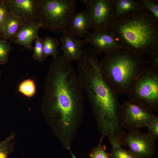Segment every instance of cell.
<instances>
[{"label": "cell", "instance_id": "24", "mask_svg": "<svg viewBox=\"0 0 158 158\" xmlns=\"http://www.w3.org/2000/svg\"><path fill=\"white\" fill-rule=\"evenodd\" d=\"M101 142L97 147L94 148L90 156L91 158H110L108 154L106 152L105 146L102 145Z\"/></svg>", "mask_w": 158, "mask_h": 158}, {"label": "cell", "instance_id": "9", "mask_svg": "<svg viewBox=\"0 0 158 158\" xmlns=\"http://www.w3.org/2000/svg\"><path fill=\"white\" fill-rule=\"evenodd\" d=\"M119 141L121 145L128 147L130 150L138 158H149L155 153V140L147 133L139 131H122Z\"/></svg>", "mask_w": 158, "mask_h": 158}, {"label": "cell", "instance_id": "11", "mask_svg": "<svg viewBox=\"0 0 158 158\" xmlns=\"http://www.w3.org/2000/svg\"><path fill=\"white\" fill-rule=\"evenodd\" d=\"M85 43L96 53L106 54L122 49L115 41L111 30L101 32L90 33L84 37Z\"/></svg>", "mask_w": 158, "mask_h": 158}, {"label": "cell", "instance_id": "23", "mask_svg": "<svg viewBox=\"0 0 158 158\" xmlns=\"http://www.w3.org/2000/svg\"><path fill=\"white\" fill-rule=\"evenodd\" d=\"M44 39L39 37L35 40V44L32 49L34 50L33 58L40 62L43 61V42Z\"/></svg>", "mask_w": 158, "mask_h": 158}, {"label": "cell", "instance_id": "19", "mask_svg": "<svg viewBox=\"0 0 158 158\" xmlns=\"http://www.w3.org/2000/svg\"><path fill=\"white\" fill-rule=\"evenodd\" d=\"M19 92L28 97H33L36 92V88L34 81L28 79L22 82L19 85Z\"/></svg>", "mask_w": 158, "mask_h": 158}, {"label": "cell", "instance_id": "17", "mask_svg": "<svg viewBox=\"0 0 158 158\" xmlns=\"http://www.w3.org/2000/svg\"><path fill=\"white\" fill-rule=\"evenodd\" d=\"M59 44V42L56 39L49 36L45 37L43 42V61L49 56L52 55L54 57L58 55Z\"/></svg>", "mask_w": 158, "mask_h": 158}, {"label": "cell", "instance_id": "22", "mask_svg": "<svg viewBox=\"0 0 158 158\" xmlns=\"http://www.w3.org/2000/svg\"><path fill=\"white\" fill-rule=\"evenodd\" d=\"M137 1L147 9L158 20V1L153 0H139Z\"/></svg>", "mask_w": 158, "mask_h": 158}, {"label": "cell", "instance_id": "20", "mask_svg": "<svg viewBox=\"0 0 158 158\" xmlns=\"http://www.w3.org/2000/svg\"><path fill=\"white\" fill-rule=\"evenodd\" d=\"M108 154L110 158H138L130 150H126L121 145L112 147Z\"/></svg>", "mask_w": 158, "mask_h": 158}, {"label": "cell", "instance_id": "30", "mask_svg": "<svg viewBox=\"0 0 158 158\" xmlns=\"http://www.w3.org/2000/svg\"></svg>", "mask_w": 158, "mask_h": 158}, {"label": "cell", "instance_id": "15", "mask_svg": "<svg viewBox=\"0 0 158 158\" xmlns=\"http://www.w3.org/2000/svg\"><path fill=\"white\" fill-rule=\"evenodd\" d=\"M21 18L11 12L6 17L1 27V34L7 40H9L23 23Z\"/></svg>", "mask_w": 158, "mask_h": 158}, {"label": "cell", "instance_id": "3", "mask_svg": "<svg viewBox=\"0 0 158 158\" xmlns=\"http://www.w3.org/2000/svg\"><path fill=\"white\" fill-rule=\"evenodd\" d=\"M111 30L123 49L150 56L158 51V20L143 7L116 19Z\"/></svg>", "mask_w": 158, "mask_h": 158}, {"label": "cell", "instance_id": "8", "mask_svg": "<svg viewBox=\"0 0 158 158\" xmlns=\"http://www.w3.org/2000/svg\"><path fill=\"white\" fill-rule=\"evenodd\" d=\"M89 13L92 33L111 30L116 19L114 0H82Z\"/></svg>", "mask_w": 158, "mask_h": 158}, {"label": "cell", "instance_id": "16", "mask_svg": "<svg viewBox=\"0 0 158 158\" xmlns=\"http://www.w3.org/2000/svg\"><path fill=\"white\" fill-rule=\"evenodd\" d=\"M115 19L119 18L131 12L142 7L137 1L134 0H114Z\"/></svg>", "mask_w": 158, "mask_h": 158}, {"label": "cell", "instance_id": "5", "mask_svg": "<svg viewBox=\"0 0 158 158\" xmlns=\"http://www.w3.org/2000/svg\"><path fill=\"white\" fill-rule=\"evenodd\" d=\"M38 23L42 28L55 33L68 31L71 20L76 13L75 0H40Z\"/></svg>", "mask_w": 158, "mask_h": 158}, {"label": "cell", "instance_id": "14", "mask_svg": "<svg viewBox=\"0 0 158 158\" xmlns=\"http://www.w3.org/2000/svg\"><path fill=\"white\" fill-rule=\"evenodd\" d=\"M91 29L90 16L87 10L76 12L71 22L67 32L76 37L81 38L89 34Z\"/></svg>", "mask_w": 158, "mask_h": 158}, {"label": "cell", "instance_id": "27", "mask_svg": "<svg viewBox=\"0 0 158 158\" xmlns=\"http://www.w3.org/2000/svg\"><path fill=\"white\" fill-rule=\"evenodd\" d=\"M152 66L158 69V51L154 53L151 56Z\"/></svg>", "mask_w": 158, "mask_h": 158}, {"label": "cell", "instance_id": "21", "mask_svg": "<svg viewBox=\"0 0 158 158\" xmlns=\"http://www.w3.org/2000/svg\"><path fill=\"white\" fill-rule=\"evenodd\" d=\"M13 138V135H11L4 140L0 142V158H7L13 151L11 141Z\"/></svg>", "mask_w": 158, "mask_h": 158}, {"label": "cell", "instance_id": "26", "mask_svg": "<svg viewBox=\"0 0 158 158\" xmlns=\"http://www.w3.org/2000/svg\"><path fill=\"white\" fill-rule=\"evenodd\" d=\"M148 135L154 140H158V116L147 127Z\"/></svg>", "mask_w": 158, "mask_h": 158}, {"label": "cell", "instance_id": "2", "mask_svg": "<svg viewBox=\"0 0 158 158\" xmlns=\"http://www.w3.org/2000/svg\"><path fill=\"white\" fill-rule=\"evenodd\" d=\"M44 92L49 113L59 116L65 128L69 127L81 112L85 94L74 68L63 55L53 57Z\"/></svg>", "mask_w": 158, "mask_h": 158}, {"label": "cell", "instance_id": "7", "mask_svg": "<svg viewBox=\"0 0 158 158\" xmlns=\"http://www.w3.org/2000/svg\"><path fill=\"white\" fill-rule=\"evenodd\" d=\"M141 103L129 99L121 104L123 128L129 131H139L147 127L157 116Z\"/></svg>", "mask_w": 158, "mask_h": 158}, {"label": "cell", "instance_id": "28", "mask_svg": "<svg viewBox=\"0 0 158 158\" xmlns=\"http://www.w3.org/2000/svg\"><path fill=\"white\" fill-rule=\"evenodd\" d=\"M73 158H76L72 154V153H71Z\"/></svg>", "mask_w": 158, "mask_h": 158}, {"label": "cell", "instance_id": "25", "mask_svg": "<svg viewBox=\"0 0 158 158\" xmlns=\"http://www.w3.org/2000/svg\"><path fill=\"white\" fill-rule=\"evenodd\" d=\"M11 12L6 0L0 1V34L2 25L7 16Z\"/></svg>", "mask_w": 158, "mask_h": 158}, {"label": "cell", "instance_id": "13", "mask_svg": "<svg viewBox=\"0 0 158 158\" xmlns=\"http://www.w3.org/2000/svg\"><path fill=\"white\" fill-rule=\"evenodd\" d=\"M61 49L63 55L69 61H77L81 56L83 47L85 44L84 40L77 39L69 34L67 31L62 33L60 37Z\"/></svg>", "mask_w": 158, "mask_h": 158}, {"label": "cell", "instance_id": "12", "mask_svg": "<svg viewBox=\"0 0 158 158\" xmlns=\"http://www.w3.org/2000/svg\"><path fill=\"white\" fill-rule=\"evenodd\" d=\"M42 28L41 24L38 23H23L15 35L9 40L11 43L16 44L24 47L23 50H31L32 42L39 37L38 32Z\"/></svg>", "mask_w": 158, "mask_h": 158}, {"label": "cell", "instance_id": "10", "mask_svg": "<svg viewBox=\"0 0 158 158\" xmlns=\"http://www.w3.org/2000/svg\"><path fill=\"white\" fill-rule=\"evenodd\" d=\"M6 0L11 12L20 16L24 23H38L40 0Z\"/></svg>", "mask_w": 158, "mask_h": 158}, {"label": "cell", "instance_id": "29", "mask_svg": "<svg viewBox=\"0 0 158 158\" xmlns=\"http://www.w3.org/2000/svg\"><path fill=\"white\" fill-rule=\"evenodd\" d=\"M1 71L0 69V78L1 76Z\"/></svg>", "mask_w": 158, "mask_h": 158}, {"label": "cell", "instance_id": "1", "mask_svg": "<svg viewBox=\"0 0 158 158\" xmlns=\"http://www.w3.org/2000/svg\"><path fill=\"white\" fill-rule=\"evenodd\" d=\"M77 61L78 76L100 130L109 140H119L123 128L121 104L118 94L109 87L102 76L97 54L90 47L83 49Z\"/></svg>", "mask_w": 158, "mask_h": 158}, {"label": "cell", "instance_id": "4", "mask_svg": "<svg viewBox=\"0 0 158 158\" xmlns=\"http://www.w3.org/2000/svg\"><path fill=\"white\" fill-rule=\"evenodd\" d=\"M143 55L121 49L107 54L100 61L102 76L117 94H126L135 78L148 63Z\"/></svg>", "mask_w": 158, "mask_h": 158}, {"label": "cell", "instance_id": "18", "mask_svg": "<svg viewBox=\"0 0 158 158\" xmlns=\"http://www.w3.org/2000/svg\"><path fill=\"white\" fill-rule=\"evenodd\" d=\"M11 43L0 34V63L5 65L8 62L9 55L12 48Z\"/></svg>", "mask_w": 158, "mask_h": 158}, {"label": "cell", "instance_id": "6", "mask_svg": "<svg viewBox=\"0 0 158 158\" xmlns=\"http://www.w3.org/2000/svg\"><path fill=\"white\" fill-rule=\"evenodd\" d=\"M126 94L129 99L158 112V69L152 66L145 67L134 79Z\"/></svg>", "mask_w": 158, "mask_h": 158}]
</instances>
